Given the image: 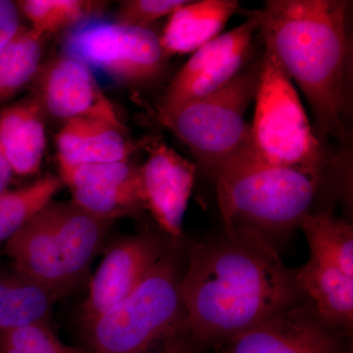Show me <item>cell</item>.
<instances>
[{
    "label": "cell",
    "instance_id": "obj_1",
    "mask_svg": "<svg viewBox=\"0 0 353 353\" xmlns=\"http://www.w3.org/2000/svg\"><path fill=\"white\" fill-rule=\"evenodd\" d=\"M179 289L178 340L189 350L221 347L305 299L296 270L283 263L263 236L245 228L223 229L194 243Z\"/></svg>",
    "mask_w": 353,
    "mask_h": 353
},
{
    "label": "cell",
    "instance_id": "obj_2",
    "mask_svg": "<svg viewBox=\"0 0 353 353\" xmlns=\"http://www.w3.org/2000/svg\"><path fill=\"white\" fill-rule=\"evenodd\" d=\"M347 0H267L259 10V32L296 81L312 109L320 143L345 139V73L348 43Z\"/></svg>",
    "mask_w": 353,
    "mask_h": 353
},
{
    "label": "cell",
    "instance_id": "obj_3",
    "mask_svg": "<svg viewBox=\"0 0 353 353\" xmlns=\"http://www.w3.org/2000/svg\"><path fill=\"white\" fill-rule=\"evenodd\" d=\"M211 175L223 229L245 228L271 243L297 229L311 212L321 178L292 167L276 166L250 145Z\"/></svg>",
    "mask_w": 353,
    "mask_h": 353
},
{
    "label": "cell",
    "instance_id": "obj_4",
    "mask_svg": "<svg viewBox=\"0 0 353 353\" xmlns=\"http://www.w3.org/2000/svg\"><path fill=\"white\" fill-rule=\"evenodd\" d=\"M110 221L73 202H52L6 243L13 268L64 297L85 278Z\"/></svg>",
    "mask_w": 353,
    "mask_h": 353
},
{
    "label": "cell",
    "instance_id": "obj_5",
    "mask_svg": "<svg viewBox=\"0 0 353 353\" xmlns=\"http://www.w3.org/2000/svg\"><path fill=\"white\" fill-rule=\"evenodd\" d=\"M176 243L130 296L85 327L92 353H150L180 333L183 309Z\"/></svg>",
    "mask_w": 353,
    "mask_h": 353
},
{
    "label": "cell",
    "instance_id": "obj_6",
    "mask_svg": "<svg viewBox=\"0 0 353 353\" xmlns=\"http://www.w3.org/2000/svg\"><path fill=\"white\" fill-rule=\"evenodd\" d=\"M252 127L253 150L267 163L292 167L321 178L326 166L322 143L292 79L273 53L260 60Z\"/></svg>",
    "mask_w": 353,
    "mask_h": 353
},
{
    "label": "cell",
    "instance_id": "obj_7",
    "mask_svg": "<svg viewBox=\"0 0 353 353\" xmlns=\"http://www.w3.org/2000/svg\"><path fill=\"white\" fill-rule=\"evenodd\" d=\"M260 60L224 88L172 111H150L153 118L183 141L209 173L252 145L246 109L259 85Z\"/></svg>",
    "mask_w": 353,
    "mask_h": 353
},
{
    "label": "cell",
    "instance_id": "obj_8",
    "mask_svg": "<svg viewBox=\"0 0 353 353\" xmlns=\"http://www.w3.org/2000/svg\"><path fill=\"white\" fill-rule=\"evenodd\" d=\"M67 54L108 73L119 83H150L164 69L160 36L150 28L92 21L72 30L65 41Z\"/></svg>",
    "mask_w": 353,
    "mask_h": 353
},
{
    "label": "cell",
    "instance_id": "obj_9",
    "mask_svg": "<svg viewBox=\"0 0 353 353\" xmlns=\"http://www.w3.org/2000/svg\"><path fill=\"white\" fill-rule=\"evenodd\" d=\"M259 10L248 14L245 22L201 46L172 79L157 106L172 111L217 92L232 82L245 66L253 36L259 32Z\"/></svg>",
    "mask_w": 353,
    "mask_h": 353
},
{
    "label": "cell",
    "instance_id": "obj_10",
    "mask_svg": "<svg viewBox=\"0 0 353 353\" xmlns=\"http://www.w3.org/2000/svg\"><path fill=\"white\" fill-rule=\"evenodd\" d=\"M347 334L327 322L305 297L221 347L222 353H341Z\"/></svg>",
    "mask_w": 353,
    "mask_h": 353
},
{
    "label": "cell",
    "instance_id": "obj_11",
    "mask_svg": "<svg viewBox=\"0 0 353 353\" xmlns=\"http://www.w3.org/2000/svg\"><path fill=\"white\" fill-rule=\"evenodd\" d=\"M31 90L44 116L52 119L66 123L76 118L94 117L123 124L90 67L67 53L41 65Z\"/></svg>",
    "mask_w": 353,
    "mask_h": 353
},
{
    "label": "cell",
    "instance_id": "obj_12",
    "mask_svg": "<svg viewBox=\"0 0 353 353\" xmlns=\"http://www.w3.org/2000/svg\"><path fill=\"white\" fill-rule=\"evenodd\" d=\"M171 243L161 234L145 232L121 239L111 245L90 280L82 308L85 327L130 296Z\"/></svg>",
    "mask_w": 353,
    "mask_h": 353
},
{
    "label": "cell",
    "instance_id": "obj_13",
    "mask_svg": "<svg viewBox=\"0 0 353 353\" xmlns=\"http://www.w3.org/2000/svg\"><path fill=\"white\" fill-rule=\"evenodd\" d=\"M145 148L148 160L139 168L145 208L165 236L178 243L196 180V165L157 139Z\"/></svg>",
    "mask_w": 353,
    "mask_h": 353
},
{
    "label": "cell",
    "instance_id": "obj_14",
    "mask_svg": "<svg viewBox=\"0 0 353 353\" xmlns=\"http://www.w3.org/2000/svg\"><path fill=\"white\" fill-rule=\"evenodd\" d=\"M73 203L101 219L126 217L145 208L138 167L129 160L59 166Z\"/></svg>",
    "mask_w": 353,
    "mask_h": 353
},
{
    "label": "cell",
    "instance_id": "obj_15",
    "mask_svg": "<svg viewBox=\"0 0 353 353\" xmlns=\"http://www.w3.org/2000/svg\"><path fill=\"white\" fill-rule=\"evenodd\" d=\"M154 139L134 141L128 137L124 124H116L101 118H76L64 123L58 132V164L76 166L124 161Z\"/></svg>",
    "mask_w": 353,
    "mask_h": 353
},
{
    "label": "cell",
    "instance_id": "obj_16",
    "mask_svg": "<svg viewBox=\"0 0 353 353\" xmlns=\"http://www.w3.org/2000/svg\"><path fill=\"white\" fill-rule=\"evenodd\" d=\"M44 117L31 94L0 108V152L13 173L28 176L39 171L46 146Z\"/></svg>",
    "mask_w": 353,
    "mask_h": 353
},
{
    "label": "cell",
    "instance_id": "obj_17",
    "mask_svg": "<svg viewBox=\"0 0 353 353\" xmlns=\"http://www.w3.org/2000/svg\"><path fill=\"white\" fill-rule=\"evenodd\" d=\"M239 6L236 0H199L176 9L160 36L166 57L196 52L219 36Z\"/></svg>",
    "mask_w": 353,
    "mask_h": 353
},
{
    "label": "cell",
    "instance_id": "obj_18",
    "mask_svg": "<svg viewBox=\"0 0 353 353\" xmlns=\"http://www.w3.org/2000/svg\"><path fill=\"white\" fill-rule=\"evenodd\" d=\"M303 296L330 324L350 334L353 323V277L309 257L296 270Z\"/></svg>",
    "mask_w": 353,
    "mask_h": 353
},
{
    "label": "cell",
    "instance_id": "obj_19",
    "mask_svg": "<svg viewBox=\"0 0 353 353\" xmlns=\"http://www.w3.org/2000/svg\"><path fill=\"white\" fill-rule=\"evenodd\" d=\"M60 296L15 270L0 275V331L50 323Z\"/></svg>",
    "mask_w": 353,
    "mask_h": 353
},
{
    "label": "cell",
    "instance_id": "obj_20",
    "mask_svg": "<svg viewBox=\"0 0 353 353\" xmlns=\"http://www.w3.org/2000/svg\"><path fill=\"white\" fill-rule=\"evenodd\" d=\"M309 248V257L353 277V228L331 210L310 212L299 224Z\"/></svg>",
    "mask_w": 353,
    "mask_h": 353
},
{
    "label": "cell",
    "instance_id": "obj_21",
    "mask_svg": "<svg viewBox=\"0 0 353 353\" xmlns=\"http://www.w3.org/2000/svg\"><path fill=\"white\" fill-rule=\"evenodd\" d=\"M44 39L22 26L0 48V108L31 85L41 65Z\"/></svg>",
    "mask_w": 353,
    "mask_h": 353
},
{
    "label": "cell",
    "instance_id": "obj_22",
    "mask_svg": "<svg viewBox=\"0 0 353 353\" xmlns=\"http://www.w3.org/2000/svg\"><path fill=\"white\" fill-rule=\"evenodd\" d=\"M64 183L48 174L24 189L0 194V243H6L52 201Z\"/></svg>",
    "mask_w": 353,
    "mask_h": 353
},
{
    "label": "cell",
    "instance_id": "obj_23",
    "mask_svg": "<svg viewBox=\"0 0 353 353\" xmlns=\"http://www.w3.org/2000/svg\"><path fill=\"white\" fill-rule=\"evenodd\" d=\"M16 6L31 22L32 31L46 38L99 15L104 3L85 0H21Z\"/></svg>",
    "mask_w": 353,
    "mask_h": 353
},
{
    "label": "cell",
    "instance_id": "obj_24",
    "mask_svg": "<svg viewBox=\"0 0 353 353\" xmlns=\"http://www.w3.org/2000/svg\"><path fill=\"white\" fill-rule=\"evenodd\" d=\"M0 353H92L90 350L65 345L50 323L0 331Z\"/></svg>",
    "mask_w": 353,
    "mask_h": 353
},
{
    "label": "cell",
    "instance_id": "obj_25",
    "mask_svg": "<svg viewBox=\"0 0 353 353\" xmlns=\"http://www.w3.org/2000/svg\"><path fill=\"white\" fill-rule=\"evenodd\" d=\"M187 0H126L120 2L116 23L128 27L148 28L165 16H170Z\"/></svg>",
    "mask_w": 353,
    "mask_h": 353
},
{
    "label": "cell",
    "instance_id": "obj_26",
    "mask_svg": "<svg viewBox=\"0 0 353 353\" xmlns=\"http://www.w3.org/2000/svg\"><path fill=\"white\" fill-rule=\"evenodd\" d=\"M19 9L15 2L0 0V48L17 34L20 28Z\"/></svg>",
    "mask_w": 353,
    "mask_h": 353
},
{
    "label": "cell",
    "instance_id": "obj_27",
    "mask_svg": "<svg viewBox=\"0 0 353 353\" xmlns=\"http://www.w3.org/2000/svg\"><path fill=\"white\" fill-rule=\"evenodd\" d=\"M12 169L7 162L6 158L0 152V194L6 192L8 183L12 175Z\"/></svg>",
    "mask_w": 353,
    "mask_h": 353
},
{
    "label": "cell",
    "instance_id": "obj_28",
    "mask_svg": "<svg viewBox=\"0 0 353 353\" xmlns=\"http://www.w3.org/2000/svg\"><path fill=\"white\" fill-rule=\"evenodd\" d=\"M150 353H190V350L176 339H170L164 341V345L161 350Z\"/></svg>",
    "mask_w": 353,
    "mask_h": 353
},
{
    "label": "cell",
    "instance_id": "obj_29",
    "mask_svg": "<svg viewBox=\"0 0 353 353\" xmlns=\"http://www.w3.org/2000/svg\"><path fill=\"white\" fill-rule=\"evenodd\" d=\"M348 353H352V350H350V352H348Z\"/></svg>",
    "mask_w": 353,
    "mask_h": 353
}]
</instances>
